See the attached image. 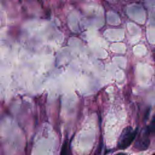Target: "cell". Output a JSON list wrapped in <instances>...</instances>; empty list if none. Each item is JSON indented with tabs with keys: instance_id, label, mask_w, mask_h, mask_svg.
I'll list each match as a JSON object with an SVG mask.
<instances>
[{
	"instance_id": "cell-5",
	"label": "cell",
	"mask_w": 155,
	"mask_h": 155,
	"mask_svg": "<svg viewBox=\"0 0 155 155\" xmlns=\"http://www.w3.org/2000/svg\"><path fill=\"white\" fill-rule=\"evenodd\" d=\"M153 155H155V153H154V154H153Z\"/></svg>"
},
{
	"instance_id": "cell-2",
	"label": "cell",
	"mask_w": 155,
	"mask_h": 155,
	"mask_svg": "<svg viewBox=\"0 0 155 155\" xmlns=\"http://www.w3.org/2000/svg\"><path fill=\"white\" fill-rule=\"evenodd\" d=\"M149 133L148 130L145 131V134L138 139V140L135 143L137 148L140 150H145L148 148L150 145V140L148 137V134Z\"/></svg>"
},
{
	"instance_id": "cell-4",
	"label": "cell",
	"mask_w": 155,
	"mask_h": 155,
	"mask_svg": "<svg viewBox=\"0 0 155 155\" xmlns=\"http://www.w3.org/2000/svg\"><path fill=\"white\" fill-rule=\"evenodd\" d=\"M114 155H127V154H125L124 153H117Z\"/></svg>"
},
{
	"instance_id": "cell-1",
	"label": "cell",
	"mask_w": 155,
	"mask_h": 155,
	"mask_svg": "<svg viewBox=\"0 0 155 155\" xmlns=\"http://www.w3.org/2000/svg\"><path fill=\"white\" fill-rule=\"evenodd\" d=\"M137 134V129L133 130L132 127L128 126L124 128L119 139L117 147L119 149L128 148L134 140Z\"/></svg>"
},
{
	"instance_id": "cell-3",
	"label": "cell",
	"mask_w": 155,
	"mask_h": 155,
	"mask_svg": "<svg viewBox=\"0 0 155 155\" xmlns=\"http://www.w3.org/2000/svg\"><path fill=\"white\" fill-rule=\"evenodd\" d=\"M60 155H70V150L67 142H65L62 144Z\"/></svg>"
}]
</instances>
